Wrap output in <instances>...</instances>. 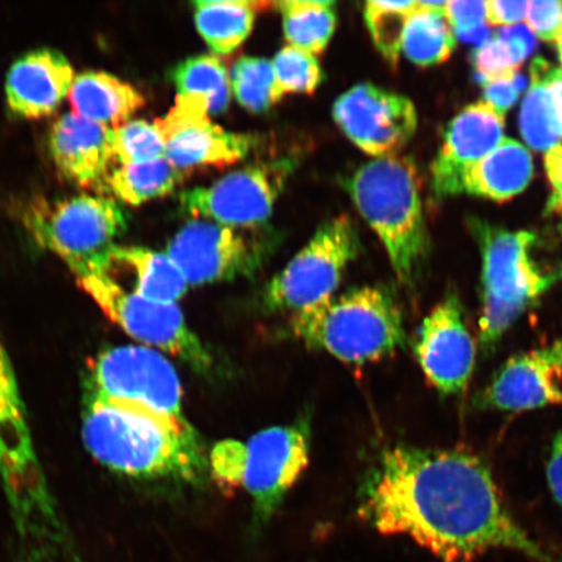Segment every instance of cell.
Masks as SVG:
<instances>
[{
	"mask_svg": "<svg viewBox=\"0 0 562 562\" xmlns=\"http://www.w3.org/2000/svg\"><path fill=\"white\" fill-rule=\"evenodd\" d=\"M231 90L238 104L251 114H262L283 100L271 60L243 56L231 69Z\"/></svg>",
	"mask_w": 562,
	"mask_h": 562,
	"instance_id": "f1b7e54d",
	"label": "cell"
},
{
	"mask_svg": "<svg viewBox=\"0 0 562 562\" xmlns=\"http://www.w3.org/2000/svg\"><path fill=\"white\" fill-rule=\"evenodd\" d=\"M333 116L344 135L375 159L397 156L418 124L409 98L369 82L358 83L337 98Z\"/></svg>",
	"mask_w": 562,
	"mask_h": 562,
	"instance_id": "5bb4252c",
	"label": "cell"
},
{
	"mask_svg": "<svg viewBox=\"0 0 562 562\" xmlns=\"http://www.w3.org/2000/svg\"><path fill=\"white\" fill-rule=\"evenodd\" d=\"M112 150L121 165L165 158V144L156 123L131 121L112 128Z\"/></svg>",
	"mask_w": 562,
	"mask_h": 562,
	"instance_id": "d6a6232c",
	"label": "cell"
},
{
	"mask_svg": "<svg viewBox=\"0 0 562 562\" xmlns=\"http://www.w3.org/2000/svg\"><path fill=\"white\" fill-rule=\"evenodd\" d=\"M291 329L306 347L353 364L385 360L406 342L397 302L378 286L355 288L294 313Z\"/></svg>",
	"mask_w": 562,
	"mask_h": 562,
	"instance_id": "8992f818",
	"label": "cell"
},
{
	"mask_svg": "<svg viewBox=\"0 0 562 562\" xmlns=\"http://www.w3.org/2000/svg\"><path fill=\"white\" fill-rule=\"evenodd\" d=\"M86 398L124 402L161 416L187 419L178 371L158 350L124 346L101 351L89 363Z\"/></svg>",
	"mask_w": 562,
	"mask_h": 562,
	"instance_id": "8fae6325",
	"label": "cell"
},
{
	"mask_svg": "<svg viewBox=\"0 0 562 562\" xmlns=\"http://www.w3.org/2000/svg\"><path fill=\"white\" fill-rule=\"evenodd\" d=\"M531 76L542 80L550 90L554 110L562 126V70L552 68L542 59H536L531 66Z\"/></svg>",
	"mask_w": 562,
	"mask_h": 562,
	"instance_id": "f35d334b",
	"label": "cell"
},
{
	"mask_svg": "<svg viewBox=\"0 0 562 562\" xmlns=\"http://www.w3.org/2000/svg\"><path fill=\"white\" fill-rule=\"evenodd\" d=\"M344 187L384 245L400 283H416L428 241L414 161L397 156L372 159L349 175Z\"/></svg>",
	"mask_w": 562,
	"mask_h": 562,
	"instance_id": "277c9868",
	"label": "cell"
},
{
	"mask_svg": "<svg viewBox=\"0 0 562 562\" xmlns=\"http://www.w3.org/2000/svg\"><path fill=\"white\" fill-rule=\"evenodd\" d=\"M48 147L59 172L80 187L108 179L110 164L115 159L112 128L75 112H68L53 124Z\"/></svg>",
	"mask_w": 562,
	"mask_h": 562,
	"instance_id": "ffe728a7",
	"label": "cell"
},
{
	"mask_svg": "<svg viewBox=\"0 0 562 562\" xmlns=\"http://www.w3.org/2000/svg\"><path fill=\"white\" fill-rule=\"evenodd\" d=\"M531 81L521 111L522 136L532 149L550 151L562 139V126L546 83L532 76Z\"/></svg>",
	"mask_w": 562,
	"mask_h": 562,
	"instance_id": "4dcf8cb0",
	"label": "cell"
},
{
	"mask_svg": "<svg viewBox=\"0 0 562 562\" xmlns=\"http://www.w3.org/2000/svg\"><path fill=\"white\" fill-rule=\"evenodd\" d=\"M483 256L480 341L494 349L519 316L551 286L553 279L529 257L530 232H508L476 222Z\"/></svg>",
	"mask_w": 562,
	"mask_h": 562,
	"instance_id": "ba28073f",
	"label": "cell"
},
{
	"mask_svg": "<svg viewBox=\"0 0 562 562\" xmlns=\"http://www.w3.org/2000/svg\"><path fill=\"white\" fill-rule=\"evenodd\" d=\"M459 37L465 42H473V44L486 45L491 37V32L486 25L477 27L472 32L459 34Z\"/></svg>",
	"mask_w": 562,
	"mask_h": 562,
	"instance_id": "7bdbcfd3",
	"label": "cell"
},
{
	"mask_svg": "<svg viewBox=\"0 0 562 562\" xmlns=\"http://www.w3.org/2000/svg\"><path fill=\"white\" fill-rule=\"evenodd\" d=\"M527 24L540 38L558 41L562 32V2L559 0H533L526 13Z\"/></svg>",
	"mask_w": 562,
	"mask_h": 562,
	"instance_id": "e575fe53",
	"label": "cell"
},
{
	"mask_svg": "<svg viewBox=\"0 0 562 562\" xmlns=\"http://www.w3.org/2000/svg\"><path fill=\"white\" fill-rule=\"evenodd\" d=\"M27 228L42 248L58 256L76 278L110 273L116 240L126 229V216L114 200L81 194L34 205Z\"/></svg>",
	"mask_w": 562,
	"mask_h": 562,
	"instance_id": "52a82bcc",
	"label": "cell"
},
{
	"mask_svg": "<svg viewBox=\"0 0 562 562\" xmlns=\"http://www.w3.org/2000/svg\"><path fill=\"white\" fill-rule=\"evenodd\" d=\"M75 70L67 56L54 48H38L13 63L5 77V100L21 119L50 116L68 97Z\"/></svg>",
	"mask_w": 562,
	"mask_h": 562,
	"instance_id": "d6986e66",
	"label": "cell"
},
{
	"mask_svg": "<svg viewBox=\"0 0 562 562\" xmlns=\"http://www.w3.org/2000/svg\"><path fill=\"white\" fill-rule=\"evenodd\" d=\"M414 353L428 383L440 395H459L467 389L476 348L454 294H449L422 322Z\"/></svg>",
	"mask_w": 562,
	"mask_h": 562,
	"instance_id": "2e32d148",
	"label": "cell"
},
{
	"mask_svg": "<svg viewBox=\"0 0 562 562\" xmlns=\"http://www.w3.org/2000/svg\"><path fill=\"white\" fill-rule=\"evenodd\" d=\"M165 159L181 172L200 167H224L241 161L251 150L252 137L224 130L201 102L176 97L173 108L157 119Z\"/></svg>",
	"mask_w": 562,
	"mask_h": 562,
	"instance_id": "9a60e30c",
	"label": "cell"
},
{
	"mask_svg": "<svg viewBox=\"0 0 562 562\" xmlns=\"http://www.w3.org/2000/svg\"><path fill=\"white\" fill-rule=\"evenodd\" d=\"M276 5L283 19L288 46L297 47L315 56L326 50L337 23L334 2L283 0Z\"/></svg>",
	"mask_w": 562,
	"mask_h": 562,
	"instance_id": "4316f807",
	"label": "cell"
},
{
	"mask_svg": "<svg viewBox=\"0 0 562 562\" xmlns=\"http://www.w3.org/2000/svg\"><path fill=\"white\" fill-rule=\"evenodd\" d=\"M547 482L554 501L562 507V430L552 442L550 460L547 463Z\"/></svg>",
	"mask_w": 562,
	"mask_h": 562,
	"instance_id": "60d3db41",
	"label": "cell"
},
{
	"mask_svg": "<svg viewBox=\"0 0 562 562\" xmlns=\"http://www.w3.org/2000/svg\"><path fill=\"white\" fill-rule=\"evenodd\" d=\"M497 37L508 42L513 52H515L521 63H524L527 56L536 48V37H533V33L529 27L522 25L504 27V30L497 34Z\"/></svg>",
	"mask_w": 562,
	"mask_h": 562,
	"instance_id": "ab89813d",
	"label": "cell"
},
{
	"mask_svg": "<svg viewBox=\"0 0 562 562\" xmlns=\"http://www.w3.org/2000/svg\"><path fill=\"white\" fill-rule=\"evenodd\" d=\"M546 170L554 188L552 199H560L562 196V145L547 151Z\"/></svg>",
	"mask_w": 562,
	"mask_h": 562,
	"instance_id": "b9f144b4",
	"label": "cell"
},
{
	"mask_svg": "<svg viewBox=\"0 0 562 562\" xmlns=\"http://www.w3.org/2000/svg\"><path fill=\"white\" fill-rule=\"evenodd\" d=\"M358 515L442 562H470L495 550L559 562L512 516L486 463L461 449H386L364 482Z\"/></svg>",
	"mask_w": 562,
	"mask_h": 562,
	"instance_id": "6da1fadb",
	"label": "cell"
},
{
	"mask_svg": "<svg viewBox=\"0 0 562 562\" xmlns=\"http://www.w3.org/2000/svg\"><path fill=\"white\" fill-rule=\"evenodd\" d=\"M480 405L512 413L562 405V337L510 357L482 392Z\"/></svg>",
	"mask_w": 562,
	"mask_h": 562,
	"instance_id": "e0dca14e",
	"label": "cell"
},
{
	"mask_svg": "<svg viewBox=\"0 0 562 562\" xmlns=\"http://www.w3.org/2000/svg\"><path fill=\"white\" fill-rule=\"evenodd\" d=\"M447 2H418L407 21L403 40L406 58L419 67L446 61L454 50L456 40L446 16Z\"/></svg>",
	"mask_w": 562,
	"mask_h": 562,
	"instance_id": "d4e9b609",
	"label": "cell"
},
{
	"mask_svg": "<svg viewBox=\"0 0 562 562\" xmlns=\"http://www.w3.org/2000/svg\"><path fill=\"white\" fill-rule=\"evenodd\" d=\"M112 262L128 266L135 272V292L139 296L164 304H176L186 296L188 281L167 252L117 245Z\"/></svg>",
	"mask_w": 562,
	"mask_h": 562,
	"instance_id": "cb8c5ba5",
	"label": "cell"
},
{
	"mask_svg": "<svg viewBox=\"0 0 562 562\" xmlns=\"http://www.w3.org/2000/svg\"><path fill=\"white\" fill-rule=\"evenodd\" d=\"M0 480L19 562H67L75 546L48 491L9 353L0 339Z\"/></svg>",
	"mask_w": 562,
	"mask_h": 562,
	"instance_id": "3957f363",
	"label": "cell"
},
{
	"mask_svg": "<svg viewBox=\"0 0 562 562\" xmlns=\"http://www.w3.org/2000/svg\"><path fill=\"white\" fill-rule=\"evenodd\" d=\"M558 47H559V52H560V56H561V61H562V32L560 33L559 35V38H558Z\"/></svg>",
	"mask_w": 562,
	"mask_h": 562,
	"instance_id": "f6af8a7d",
	"label": "cell"
},
{
	"mask_svg": "<svg viewBox=\"0 0 562 562\" xmlns=\"http://www.w3.org/2000/svg\"><path fill=\"white\" fill-rule=\"evenodd\" d=\"M70 108L95 123L117 128L144 108L145 97L131 83L103 70H87L75 77L68 93Z\"/></svg>",
	"mask_w": 562,
	"mask_h": 562,
	"instance_id": "44dd1931",
	"label": "cell"
},
{
	"mask_svg": "<svg viewBox=\"0 0 562 562\" xmlns=\"http://www.w3.org/2000/svg\"><path fill=\"white\" fill-rule=\"evenodd\" d=\"M525 82L524 77L515 74L484 83L486 103L496 110L498 114L505 115V112L517 102L519 94H521L525 88Z\"/></svg>",
	"mask_w": 562,
	"mask_h": 562,
	"instance_id": "8d00e7d4",
	"label": "cell"
},
{
	"mask_svg": "<svg viewBox=\"0 0 562 562\" xmlns=\"http://www.w3.org/2000/svg\"><path fill=\"white\" fill-rule=\"evenodd\" d=\"M170 80L178 90V97L201 102L210 115L222 114L228 109L231 79L220 56H191L172 68Z\"/></svg>",
	"mask_w": 562,
	"mask_h": 562,
	"instance_id": "484cf974",
	"label": "cell"
},
{
	"mask_svg": "<svg viewBox=\"0 0 562 562\" xmlns=\"http://www.w3.org/2000/svg\"><path fill=\"white\" fill-rule=\"evenodd\" d=\"M311 440V424L301 418L266 428L248 440L217 441L209 453V474L222 490H243L251 497L252 530H261L305 472Z\"/></svg>",
	"mask_w": 562,
	"mask_h": 562,
	"instance_id": "5b68a950",
	"label": "cell"
},
{
	"mask_svg": "<svg viewBox=\"0 0 562 562\" xmlns=\"http://www.w3.org/2000/svg\"><path fill=\"white\" fill-rule=\"evenodd\" d=\"M445 13L457 34L472 32L487 23V2L482 0L447 2Z\"/></svg>",
	"mask_w": 562,
	"mask_h": 562,
	"instance_id": "d590c367",
	"label": "cell"
},
{
	"mask_svg": "<svg viewBox=\"0 0 562 562\" xmlns=\"http://www.w3.org/2000/svg\"><path fill=\"white\" fill-rule=\"evenodd\" d=\"M473 60L483 86L486 82L517 74V69L522 65L508 42L498 37L481 46L480 50L474 54Z\"/></svg>",
	"mask_w": 562,
	"mask_h": 562,
	"instance_id": "836d02e7",
	"label": "cell"
},
{
	"mask_svg": "<svg viewBox=\"0 0 562 562\" xmlns=\"http://www.w3.org/2000/svg\"><path fill=\"white\" fill-rule=\"evenodd\" d=\"M418 2H378L364 4L367 23L372 42L390 65L396 66L403 53V40L407 21L416 11Z\"/></svg>",
	"mask_w": 562,
	"mask_h": 562,
	"instance_id": "f546056e",
	"label": "cell"
},
{
	"mask_svg": "<svg viewBox=\"0 0 562 562\" xmlns=\"http://www.w3.org/2000/svg\"><path fill=\"white\" fill-rule=\"evenodd\" d=\"M296 166L292 158H280L241 168L211 186L182 192L180 206L193 220L238 229L262 226Z\"/></svg>",
	"mask_w": 562,
	"mask_h": 562,
	"instance_id": "7c38bea8",
	"label": "cell"
},
{
	"mask_svg": "<svg viewBox=\"0 0 562 562\" xmlns=\"http://www.w3.org/2000/svg\"><path fill=\"white\" fill-rule=\"evenodd\" d=\"M269 3L246 0H196L194 23L215 56L237 50L251 34L259 10Z\"/></svg>",
	"mask_w": 562,
	"mask_h": 562,
	"instance_id": "603a6c76",
	"label": "cell"
},
{
	"mask_svg": "<svg viewBox=\"0 0 562 562\" xmlns=\"http://www.w3.org/2000/svg\"><path fill=\"white\" fill-rule=\"evenodd\" d=\"M277 87L281 97L312 94L322 82V68L316 56L285 46L271 60Z\"/></svg>",
	"mask_w": 562,
	"mask_h": 562,
	"instance_id": "1f68e13d",
	"label": "cell"
},
{
	"mask_svg": "<svg viewBox=\"0 0 562 562\" xmlns=\"http://www.w3.org/2000/svg\"><path fill=\"white\" fill-rule=\"evenodd\" d=\"M361 241L347 215L329 220L263 292L267 311L297 313L335 297L344 272L360 255Z\"/></svg>",
	"mask_w": 562,
	"mask_h": 562,
	"instance_id": "9c48e42d",
	"label": "cell"
},
{
	"mask_svg": "<svg viewBox=\"0 0 562 562\" xmlns=\"http://www.w3.org/2000/svg\"><path fill=\"white\" fill-rule=\"evenodd\" d=\"M184 175L161 158L146 164L122 165L108 176L105 184L119 200L138 206L170 194Z\"/></svg>",
	"mask_w": 562,
	"mask_h": 562,
	"instance_id": "83f0119b",
	"label": "cell"
},
{
	"mask_svg": "<svg viewBox=\"0 0 562 562\" xmlns=\"http://www.w3.org/2000/svg\"><path fill=\"white\" fill-rule=\"evenodd\" d=\"M551 209L553 211H561L562 213V196H560V199H551Z\"/></svg>",
	"mask_w": 562,
	"mask_h": 562,
	"instance_id": "ee69618b",
	"label": "cell"
},
{
	"mask_svg": "<svg viewBox=\"0 0 562 562\" xmlns=\"http://www.w3.org/2000/svg\"><path fill=\"white\" fill-rule=\"evenodd\" d=\"M77 283L105 316L133 339L180 358L201 375L214 371L213 353L189 328L178 305L147 300L135 291H125L110 273L77 278Z\"/></svg>",
	"mask_w": 562,
	"mask_h": 562,
	"instance_id": "30bf717a",
	"label": "cell"
},
{
	"mask_svg": "<svg viewBox=\"0 0 562 562\" xmlns=\"http://www.w3.org/2000/svg\"><path fill=\"white\" fill-rule=\"evenodd\" d=\"M82 440L95 461L126 476L200 484L209 474V454L189 420L143 406L86 398Z\"/></svg>",
	"mask_w": 562,
	"mask_h": 562,
	"instance_id": "7a4b0ae2",
	"label": "cell"
},
{
	"mask_svg": "<svg viewBox=\"0 0 562 562\" xmlns=\"http://www.w3.org/2000/svg\"><path fill=\"white\" fill-rule=\"evenodd\" d=\"M504 125V115L486 102L469 105L454 117L432 165V191L437 199L463 192L467 171L502 143Z\"/></svg>",
	"mask_w": 562,
	"mask_h": 562,
	"instance_id": "ac0fdd59",
	"label": "cell"
},
{
	"mask_svg": "<svg viewBox=\"0 0 562 562\" xmlns=\"http://www.w3.org/2000/svg\"><path fill=\"white\" fill-rule=\"evenodd\" d=\"M527 7H529V2H525V0H515V2L490 0L487 2V23L491 25L521 23L526 18Z\"/></svg>",
	"mask_w": 562,
	"mask_h": 562,
	"instance_id": "74e56055",
	"label": "cell"
},
{
	"mask_svg": "<svg viewBox=\"0 0 562 562\" xmlns=\"http://www.w3.org/2000/svg\"><path fill=\"white\" fill-rule=\"evenodd\" d=\"M532 172L529 150L515 139L504 138L495 150L469 168L463 192L507 201L525 191Z\"/></svg>",
	"mask_w": 562,
	"mask_h": 562,
	"instance_id": "7402d4cb",
	"label": "cell"
},
{
	"mask_svg": "<svg viewBox=\"0 0 562 562\" xmlns=\"http://www.w3.org/2000/svg\"><path fill=\"white\" fill-rule=\"evenodd\" d=\"M266 251L241 229L193 220L172 237L166 252L189 285H203L255 276Z\"/></svg>",
	"mask_w": 562,
	"mask_h": 562,
	"instance_id": "4fadbf2b",
	"label": "cell"
}]
</instances>
